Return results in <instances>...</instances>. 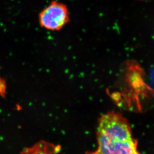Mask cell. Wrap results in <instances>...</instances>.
<instances>
[{
  "mask_svg": "<svg viewBox=\"0 0 154 154\" xmlns=\"http://www.w3.org/2000/svg\"><path fill=\"white\" fill-rule=\"evenodd\" d=\"M97 149L87 154H140L128 121L118 112H109L99 119Z\"/></svg>",
  "mask_w": 154,
  "mask_h": 154,
  "instance_id": "6da1fadb",
  "label": "cell"
},
{
  "mask_svg": "<svg viewBox=\"0 0 154 154\" xmlns=\"http://www.w3.org/2000/svg\"><path fill=\"white\" fill-rule=\"evenodd\" d=\"M69 13L66 5L56 1L41 12L39 21L41 26L52 31H58L69 22Z\"/></svg>",
  "mask_w": 154,
  "mask_h": 154,
  "instance_id": "7a4b0ae2",
  "label": "cell"
},
{
  "mask_svg": "<svg viewBox=\"0 0 154 154\" xmlns=\"http://www.w3.org/2000/svg\"><path fill=\"white\" fill-rule=\"evenodd\" d=\"M151 79L152 80V82H153V83H154V70H153V71H152V72Z\"/></svg>",
  "mask_w": 154,
  "mask_h": 154,
  "instance_id": "3957f363",
  "label": "cell"
}]
</instances>
